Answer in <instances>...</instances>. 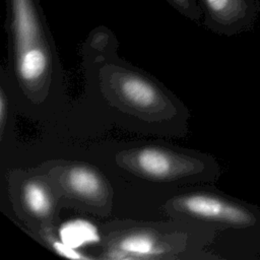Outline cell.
I'll return each instance as SVG.
<instances>
[{"mask_svg":"<svg viewBox=\"0 0 260 260\" xmlns=\"http://www.w3.org/2000/svg\"><path fill=\"white\" fill-rule=\"evenodd\" d=\"M52 246H53L54 250H55L58 254H60V255H62V256H64V257L72 258V259H85V258H87V257L81 255L80 253H78L77 250H75V249H73V248H71V247L65 245V244L62 243L60 240L54 241V242L52 243Z\"/></svg>","mask_w":260,"mask_h":260,"instance_id":"cell-11","label":"cell"},{"mask_svg":"<svg viewBox=\"0 0 260 260\" xmlns=\"http://www.w3.org/2000/svg\"><path fill=\"white\" fill-rule=\"evenodd\" d=\"M110 86L114 88L118 101L137 114L159 113L168 103L161 90L138 73L124 70L115 72Z\"/></svg>","mask_w":260,"mask_h":260,"instance_id":"cell-4","label":"cell"},{"mask_svg":"<svg viewBox=\"0 0 260 260\" xmlns=\"http://www.w3.org/2000/svg\"><path fill=\"white\" fill-rule=\"evenodd\" d=\"M124 161L131 171L147 179L169 181L187 176L194 169L187 156L157 146H145L131 150Z\"/></svg>","mask_w":260,"mask_h":260,"instance_id":"cell-3","label":"cell"},{"mask_svg":"<svg viewBox=\"0 0 260 260\" xmlns=\"http://www.w3.org/2000/svg\"><path fill=\"white\" fill-rule=\"evenodd\" d=\"M59 240L77 250L81 247L100 242L98 228L86 219H71L64 222L59 230Z\"/></svg>","mask_w":260,"mask_h":260,"instance_id":"cell-9","label":"cell"},{"mask_svg":"<svg viewBox=\"0 0 260 260\" xmlns=\"http://www.w3.org/2000/svg\"><path fill=\"white\" fill-rule=\"evenodd\" d=\"M62 183L68 193L81 201L103 202L108 195L104 180L88 167H69L63 174Z\"/></svg>","mask_w":260,"mask_h":260,"instance_id":"cell-7","label":"cell"},{"mask_svg":"<svg viewBox=\"0 0 260 260\" xmlns=\"http://www.w3.org/2000/svg\"><path fill=\"white\" fill-rule=\"evenodd\" d=\"M173 205L189 217L228 226H254L258 219L254 210L248 206L208 193L187 194L175 199Z\"/></svg>","mask_w":260,"mask_h":260,"instance_id":"cell-2","label":"cell"},{"mask_svg":"<svg viewBox=\"0 0 260 260\" xmlns=\"http://www.w3.org/2000/svg\"><path fill=\"white\" fill-rule=\"evenodd\" d=\"M21 198L26 211L37 218H47L53 210V198L49 188L40 180H28L21 190Z\"/></svg>","mask_w":260,"mask_h":260,"instance_id":"cell-8","label":"cell"},{"mask_svg":"<svg viewBox=\"0 0 260 260\" xmlns=\"http://www.w3.org/2000/svg\"><path fill=\"white\" fill-rule=\"evenodd\" d=\"M7 22L16 69L28 87L38 86L49 73L51 50L38 0H6Z\"/></svg>","mask_w":260,"mask_h":260,"instance_id":"cell-1","label":"cell"},{"mask_svg":"<svg viewBox=\"0 0 260 260\" xmlns=\"http://www.w3.org/2000/svg\"><path fill=\"white\" fill-rule=\"evenodd\" d=\"M166 251L159 239L147 231H130L118 237L112 244L108 258L151 259L159 258Z\"/></svg>","mask_w":260,"mask_h":260,"instance_id":"cell-6","label":"cell"},{"mask_svg":"<svg viewBox=\"0 0 260 260\" xmlns=\"http://www.w3.org/2000/svg\"><path fill=\"white\" fill-rule=\"evenodd\" d=\"M209 27L233 35L253 26L260 12L259 0H199Z\"/></svg>","mask_w":260,"mask_h":260,"instance_id":"cell-5","label":"cell"},{"mask_svg":"<svg viewBox=\"0 0 260 260\" xmlns=\"http://www.w3.org/2000/svg\"><path fill=\"white\" fill-rule=\"evenodd\" d=\"M6 115H7V104L5 100V95L3 91L0 94V124H1V133L4 130V124L6 122Z\"/></svg>","mask_w":260,"mask_h":260,"instance_id":"cell-12","label":"cell"},{"mask_svg":"<svg viewBox=\"0 0 260 260\" xmlns=\"http://www.w3.org/2000/svg\"><path fill=\"white\" fill-rule=\"evenodd\" d=\"M169 2L181 13L191 19H198L201 14V7L196 0H169Z\"/></svg>","mask_w":260,"mask_h":260,"instance_id":"cell-10","label":"cell"}]
</instances>
